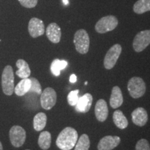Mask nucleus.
<instances>
[{
    "mask_svg": "<svg viewBox=\"0 0 150 150\" xmlns=\"http://www.w3.org/2000/svg\"><path fill=\"white\" fill-rule=\"evenodd\" d=\"M150 44V30H145L137 33L133 42V48L136 52L143 51Z\"/></svg>",
    "mask_w": 150,
    "mask_h": 150,
    "instance_id": "nucleus-9",
    "label": "nucleus"
},
{
    "mask_svg": "<svg viewBox=\"0 0 150 150\" xmlns=\"http://www.w3.org/2000/svg\"><path fill=\"white\" fill-rule=\"evenodd\" d=\"M22 6L28 8L35 7L37 5L38 0H18Z\"/></svg>",
    "mask_w": 150,
    "mask_h": 150,
    "instance_id": "nucleus-28",
    "label": "nucleus"
},
{
    "mask_svg": "<svg viewBox=\"0 0 150 150\" xmlns=\"http://www.w3.org/2000/svg\"><path fill=\"white\" fill-rule=\"evenodd\" d=\"M124 99L121 89L118 86H114L110 97V105L112 108H117L122 106Z\"/></svg>",
    "mask_w": 150,
    "mask_h": 150,
    "instance_id": "nucleus-16",
    "label": "nucleus"
},
{
    "mask_svg": "<svg viewBox=\"0 0 150 150\" xmlns=\"http://www.w3.org/2000/svg\"><path fill=\"white\" fill-rule=\"evenodd\" d=\"M0 150H3V146L1 142H0Z\"/></svg>",
    "mask_w": 150,
    "mask_h": 150,
    "instance_id": "nucleus-31",
    "label": "nucleus"
},
{
    "mask_svg": "<svg viewBox=\"0 0 150 150\" xmlns=\"http://www.w3.org/2000/svg\"><path fill=\"white\" fill-rule=\"evenodd\" d=\"M95 114L97 120L104 122L108 115V108L106 102L104 99H99L95 107Z\"/></svg>",
    "mask_w": 150,
    "mask_h": 150,
    "instance_id": "nucleus-13",
    "label": "nucleus"
},
{
    "mask_svg": "<svg viewBox=\"0 0 150 150\" xmlns=\"http://www.w3.org/2000/svg\"><path fill=\"white\" fill-rule=\"evenodd\" d=\"M120 141V138L118 136H104L99 140L97 149L98 150H112L119 145Z\"/></svg>",
    "mask_w": 150,
    "mask_h": 150,
    "instance_id": "nucleus-10",
    "label": "nucleus"
},
{
    "mask_svg": "<svg viewBox=\"0 0 150 150\" xmlns=\"http://www.w3.org/2000/svg\"><path fill=\"white\" fill-rule=\"evenodd\" d=\"M67 62L65 60H59V59H54L52 61L51 67V72H52L54 76H59L61 74V71L62 70H64L67 66Z\"/></svg>",
    "mask_w": 150,
    "mask_h": 150,
    "instance_id": "nucleus-22",
    "label": "nucleus"
},
{
    "mask_svg": "<svg viewBox=\"0 0 150 150\" xmlns=\"http://www.w3.org/2000/svg\"><path fill=\"white\" fill-rule=\"evenodd\" d=\"M134 11L137 14H142L150 11V0H138L134 5Z\"/></svg>",
    "mask_w": 150,
    "mask_h": 150,
    "instance_id": "nucleus-23",
    "label": "nucleus"
},
{
    "mask_svg": "<svg viewBox=\"0 0 150 150\" xmlns=\"http://www.w3.org/2000/svg\"><path fill=\"white\" fill-rule=\"evenodd\" d=\"M26 131L22 127L15 125L9 131V137L11 144L15 147H20L26 140Z\"/></svg>",
    "mask_w": 150,
    "mask_h": 150,
    "instance_id": "nucleus-7",
    "label": "nucleus"
},
{
    "mask_svg": "<svg viewBox=\"0 0 150 150\" xmlns=\"http://www.w3.org/2000/svg\"><path fill=\"white\" fill-rule=\"evenodd\" d=\"M131 119L133 123L138 127H143L148 121L147 110L142 107H138L131 112Z\"/></svg>",
    "mask_w": 150,
    "mask_h": 150,
    "instance_id": "nucleus-12",
    "label": "nucleus"
},
{
    "mask_svg": "<svg viewBox=\"0 0 150 150\" xmlns=\"http://www.w3.org/2000/svg\"><path fill=\"white\" fill-rule=\"evenodd\" d=\"M79 93V90H75V91H71L67 95V102L71 106H76V104H77L79 98L78 96Z\"/></svg>",
    "mask_w": 150,
    "mask_h": 150,
    "instance_id": "nucleus-25",
    "label": "nucleus"
},
{
    "mask_svg": "<svg viewBox=\"0 0 150 150\" xmlns=\"http://www.w3.org/2000/svg\"><path fill=\"white\" fill-rule=\"evenodd\" d=\"M136 150H150L149 142L146 139H140L137 142Z\"/></svg>",
    "mask_w": 150,
    "mask_h": 150,
    "instance_id": "nucleus-27",
    "label": "nucleus"
},
{
    "mask_svg": "<svg viewBox=\"0 0 150 150\" xmlns=\"http://www.w3.org/2000/svg\"><path fill=\"white\" fill-rule=\"evenodd\" d=\"M57 95L52 88H47L40 95L41 106L45 110H50L55 106Z\"/></svg>",
    "mask_w": 150,
    "mask_h": 150,
    "instance_id": "nucleus-8",
    "label": "nucleus"
},
{
    "mask_svg": "<svg viewBox=\"0 0 150 150\" xmlns=\"http://www.w3.org/2000/svg\"><path fill=\"white\" fill-rule=\"evenodd\" d=\"M46 35L48 39L53 43H59L61 38V28L56 23H51L46 29Z\"/></svg>",
    "mask_w": 150,
    "mask_h": 150,
    "instance_id": "nucleus-15",
    "label": "nucleus"
},
{
    "mask_svg": "<svg viewBox=\"0 0 150 150\" xmlns=\"http://www.w3.org/2000/svg\"><path fill=\"white\" fill-rule=\"evenodd\" d=\"M26 150H30V149H26Z\"/></svg>",
    "mask_w": 150,
    "mask_h": 150,
    "instance_id": "nucleus-33",
    "label": "nucleus"
},
{
    "mask_svg": "<svg viewBox=\"0 0 150 150\" xmlns=\"http://www.w3.org/2000/svg\"><path fill=\"white\" fill-rule=\"evenodd\" d=\"M87 84H88V81H86L85 83V85H87Z\"/></svg>",
    "mask_w": 150,
    "mask_h": 150,
    "instance_id": "nucleus-32",
    "label": "nucleus"
},
{
    "mask_svg": "<svg viewBox=\"0 0 150 150\" xmlns=\"http://www.w3.org/2000/svg\"><path fill=\"white\" fill-rule=\"evenodd\" d=\"M78 140V133L72 127H66L61 131L56 144L61 150H70L76 145Z\"/></svg>",
    "mask_w": 150,
    "mask_h": 150,
    "instance_id": "nucleus-1",
    "label": "nucleus"
},
{
    "mask_svg": "<svg viewBox=\"0 0 150 150\" xmlns=\"http://www.w3.org/2000/svg\"><path fill=\"white\" fill-rule=\"evenodd\" d=\"M127 88L132 98L138 99L145 95L146 84L142 78L134 76L129 81Z\"/></svg>",
    "mask_w": 150,
    "mask_h": 150,
    "instance_id": "nucleus-4",
    "label": "nucleus"
},
{
    "mask_svg": "<svg viewBox=\"0 0 150 150\" xmlns=\"http://www.w3.org/2000/svg\"><path fill=\"white\" fill-rule=\"evenodd\" d=\"M1 86L6 95L11 96L14 93V74L11 65H7L4 69L1 75Z\"/></svg>",
    "mask_w": 150,
    "mask_h": 150,
    "instance_id": "nucleus-2",
    "label": "nucleus"
},
{
    "mask_svg": "<svg viewBox=\"0 0 150 150\" xmlns=\"http://www.w3.org/2000/svg\"><path fill=\"white\" fill-rule=\"evenodd\" d=\"M16 66L18 67V70L16 71L17 76L21 79L29 78L31 75V70L29 65L23 59H19L16 62Z\"/></svg>",
    "mask_w": 150,
    "mask_h": 150,
    "instance_id": "nucleus-17",
    "label": "nucleus"
},
{
    "mask_svg": "<svg viewBox=\"0 0 150 150\" xmlns=\"http://www.w3.org/2000/svg\"><path fill=\"white\" fill-rule=\"evenodd\" d=\"M118 20L113 16L103 17L95 24V30L99 33H105L111 31L117 27Z\"/></svg>",
    "mask_w": 150,
    "mask_h": 150,
    "instance_id": "nucleus-5",
    "label": "nucleus"
},
{
    "mask_svg": "<svg viewBox=\"0 0 150 150\" xmlns=\"http://www.w3.org/2000/svg\"><path fill=\"white\" fill-rule=\"evenodd\" d=\"M52 136L49 131H42L39 136L38 143L39 147L43 150H47L51 146Z\"/></svg>",
    "mask_w": 150,
    "mask_h": 150,
    "instance_id": "nucleus-21",
    "label": "nucleus"
},
{
    "mask_svg": "<svg viewBox=\"0 0 150 150\" xmlns=\"http://www.w3.org/2000/svg\"><path fill=\"white\" fill-rule=\"evenodd\" d=\"M30 80H31V84L29 92H33V93H35L38 94V95H41L42 91L40 82H39L36 79L33 77L30 78Z\"/></svg>",
    "mask_w": 150,
    "mask_h": 150,
    "instance_id": "nucleus-26",
    "label": "nucleus"
},
{
    "mask_svg": "<svg viewBox=\"0 0 150 150\" xmlns=\"http://www.w3.org/2000/svg\"><path fill=\"white\" fill-rule=\"evenodd\" d=\"M74 44L76 50L81 54L88 53L90 47V38L88 33L84 29H79L75 33Z\"/></svg>",
    "mask_w": 150,
    "mask_h": 150,
    "instance_id": "nucleus-3",
    "label": "nucleus"
},
{
    "mask_svg": "<svg viewBox=\"0 0 150 150\" xmlns=\"http://www.w3.org/2000/svg\"><path fill=\"white\" fill-rule=\"evenodd\" d=\"M47 115L44 112L37 113L33 117V128L36 131H40L45 129L47 124Z\"/></svg>",
    "mask_w": 150,
    "mask_h": 150,
    "instance_id": "nucleus-20",
    "label": "nucleus"
},
{
    "mask_svg": "<svg viewBox=\"0 0 150 150\" xmlns=\"http://www.w3.org/2000/svg\"><path fill=\"white\" fill-rule=\"evenodd\" d=\"M112 120L115 126L120 129H125L128 127V120L121 110H117L113 112Z\"/></svg>",
    "mask_w": 150,
    "mask_h": 150,
    "instance_id": "nucleus-19",
    "label": "nucleus"
},
{
    "mask_svg": "<svg viewBox=\"0 0 150 150\" xmlns=\"http://www.w3.org/2000/svg\"><path fill=\"white\" fill-rule=\"evenodd\" d=\"M28 30L31 37L37 38L40 36L45 33L44 23L38 18H31L29 22Z\"/></svg>",
    "mask_w": 150,
    "mask_h": 150,
    "instance_id": "nucleus-11",
    "label": "nucleus"
},
{
    "mask_svg": "<svg viewBox=\"0 0 150 150\" xmlns=\"http://www.w3.org/2000/svg\"><path fill=\"white\" fill-rule=\"evenodd\" d=\"M91 146L90 138L87 134H83L81 136L79 139L77 140L74 146V150H88Z\"/></svg>",
    "mask_w": 150,
    "mask_h": 150,
    "instance_id": "nucleus-24",
    "label": "nucleus"
},
{
    "mask_svg": "<svg viewBox=\"0 0 150 150\" xmlns=\"http://www.w3.org/2000/svg\"><path fill=\"white\" fill-rule=\"evenodd\" d=\"M31 80L29 78L22 79L17 86L15 87L14 92L18 96H24L25 94L29 92L30 88H31Z\"/></svg>",
    "mask_w": 150,
    "mask_h": 150,
    "instance_id": "nucleus-18",
    "label": "nucleus"
},
{
    "mask_svg": "<svg viewBox=\"0 0 150 150\" xmlns=\"http://www.w3.org/2000/svg\"><path fill=\"white\" fill-rule=\"evenodd\" d=\"M122 52V46L119 44H115L109 49L104 60V65L106 70L113 68L117 63Z\"/></svg>",
    "mask_w": 150,
    "mask_h": 150,
    "instance_id": "nucleus-6",
    "label": "nucleus"
},
{
    "mask_svg": "<svg viewBox=\"0 0 150 150\" xmlns=\"http://www.w3.org/2000/svg\"><path fill=\"white\" fill-rule=\"evenodd\" d=\"M93 98L91 94L86 93L79 98L77 104H76V110L83 113L88 112L93 104Z\"/></svg>",
    "mask_w": 150,
    "mask_h": 150,
    "instance_id": "nucleus-14",
    "label": "nucleus"
},
{
    "mask_svg": "<svg viewBox=\"0 0 150 150\" xmlns=\"http://www.w3.org/2000/svg\"><path fill=\"white\" fill-rule=\"evenodd\" d=\"M76 81V76L74 74H72L70 77V83H74Z\"/></svg>",
    "mask_w": 150,
    "mask_h": 150,
    "instance_id": "nucleus-29",
    "label": "nucleus"
},
{
    "mask_svg": "<svg viewBox=\"0 0 150 150\" xmlns=\"http://www.w3.org/2000/svg\"><path fill=\"white\" fill-rule=\"evenodd\" d=\"M62 1H63V4L65 6H67L69 4V0H62Z\"/></svg>",
    "mask_w": 150,
    "mask_h": 150,
    "instance_id": "nucleus-30",
    "label": "nucleus"
}]
</instances>
